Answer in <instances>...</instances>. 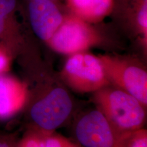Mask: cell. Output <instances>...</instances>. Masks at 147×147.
<instances>
[{
    "label": "cell",
    "mask_w": 147,
    "mask_h": 147,
    "mask_svg": "<svg viewBox=\"0 0 147 147\" xmlns=\"http://www.w3.org/2000/svg\"><path fill=\"white\" fill-rule=\"evenodd\" d=\"M61 77L67 86L78 93H94L110 84L99 57L87 52L69 55Z\"/></svg>",
    "instance_id": "2"
},
{
    "label": "cell",
    "mask_w": 147,
    "mask_h": 147,
    "mask_svg": "<svg viewBox=\"0 0 147 147\" xmlns=\"http://www.w3.org/2000/svg\"><path fill=\"white\" fill-rule=\"evenodd\" d=\"M15 145L12 138L0 134V147H15Z\"/></svg>",
    "instance_id": "16"
},
{
    "label": "cell",
    "mask_w": 147,
    "mask_h": 147,
    "mask_svg": "<svg viewBox=\"0 0 147 147\" xmlns=\"http://www.w3.org/2000/svg\"><path fill=\"white\" fill-rule=\"evenodd\" d=\"M100 41V35L91 24L70 14L64 15L61 25L47 43L55 52L71 55L86 52Z\"/></svg>",
    "instance_id": "4"
},
{
    "label": "cell",
    "mask_w": 147,
    "mask_h": 147,
    "mask_svg": "<svg viewBox=\"0 0 147 147\" xmlns=\"http://www.w3.org/2000/svg\"><path fill=\"white\" fill-rule=\"evenodd\" d=\"M125 147H147V131L144 128L121 132Z\"/></svg>",
    "instance_id": "12"
},
{
    "label": "cell",
    "mask_w": 147,
    "mask_h": 147,
    "mask_svg": "<svg viewBox=\"0 0 147 147\" xmlns=\"http://www.w3.org/2000/svg\"><path fill=\"white\" fill-rule=\"evenodd\" d=\"M76 136L84 147H125L121 132L97 109L84 115L78 121Z\"/></svg>",
    "instance_id": "6"
},
{
    "label": "cell",
    "mask_w": 147,
    "mask_h": 147,
    "mask_svg": "<svg viewBox=\"0 0 147 147\" xmlns=\"http://www.w3.org/2000/svg\"><path fill=\"white\" fill-rule=\"evenodd\" d=\"M49 132L41 129L27 131L15 147H46V138Z\"/></svg>",
    "instance_id": "13"
},
{
    "label": "cell",
    "mask_w": 147,
    "mask_h": 147,
    "mask_svg": "<svg viewBox=\"0 0 147 147\" xmlns=\"http://www.w3.org/2000/svg\"><path fill=\"white\" fill-rule=\"evenodd\" d=\"M28 14L33 32L46 42L54 35L64 18L53 0H29Z\"/></svg>",
    "instance_id": "7"
},
{
    "label": "cell",
    "mask_w": 147,
    "mask_h": 147,
    "mask_svg": "<svg viewBox=\"0 0 147 147\" xmlns=\"http://www.w3.org/2000/svg\"><path fill=\"white\" fill-rule=\"evenodd\" d=\"M28 99L25 82L8 75H0V120L12 117L23 109Z\"/></svg>",
    "instance_id": "8"
},
{
    "label": "cell",
    "mask_w": 147,
    "mask_h": 147,
    "mask_svg": "<svg viewBox=\"0 0 147 147\" xmlns=\"http://www.w3.org/2000/svg\"><path fill=\"white\" fill-rule=\"evenodd\" d=\"M46 147H82L76 143H74L69 139L49 132L46 138Z\"/></svg>",
    "instance_id": "14"
},
{
    "label": "cell",
    "mask_w": 147,
    "mask_h": 147,
    "mask_svg": "<svg viewBox=\"0 0 147 147\" xmlns=\"http://www.w3.org/2000/svg\"><path fill=\"white\" fill-rule=\"evenodd\" d=\"M73 108L69 95L63 88L53 89L31 108L30 116L39 129L53 132L67 120Z\"/></svg>",
    "instance_id": "5"
},
{
    "label": "cell",
    "mask_w": 147,
    "mask_h": 147,
    "mask_svg": "<svg viewBox=\"0 0 147 147\" xmlns=\"http://www.w3.org/2000/svg\"><path fill=\"white\" fill-rule=\"evenodd\" d=\"M104 72L114 87L123 90L147 105V72L139 63L128 58L100 55Z\"/></svg>",
    "instance_id": "3"
},
{
    "label": "cell",
    "mask_w": 147,
    "mask_h": 147,
    "mask_svg": "<svg viewBox=\"0 0 147 147\" xmlns=\"http://www.w3.org/2000/svg\"><path fill=\"white\" fill-rule=\"evenodd\" d=\"M142 1H147V0H142Z\"/></svg>",
    "instance_id": "17"
},
{
    "label": "cell",
    "mask_w": 147,
    "mask_h": 147,
    "mask_svg": "<svg viewBox=\"0 0 147 147\" xmlns=\"http://www.w3.org/2000/svg\"><path fill=\"white\" fill-rule=\"evenodd\" d=\"M12 54L7 48L0 44V75L5 74L10 69Z\"/></svg>",
    "instance_id": "15"
},
{
    "label": "cell",
    "mask_w": 147,
    "mask_h": 147,
    "mask_svg": "<svg viewBox=\"0 0 147 147\" xmlns=\"http://www.w3.org/2000/svg\"><path fill=\"white\" fill-rule=\"evenodd\" d=\"M17 0H0V44L12 54L21 40L15 18Z\"/></svg>",
    "instance_id": "9"
},
{
    "label": "cell",
    "mask_w": 147,
    "mask_h": 147,
    "mask_svg": "<svg viewBox=\"0 0 147 147\" xmlns=\"http://www.w3.org/2000/svg\"><path fill=\"white\" fill-rule=\"evenodd\" d=\"M97 110L120 132L142 128L146 121L145 106L135 97L110 84L94 92Z\"/></svg>",
    "instance_id": "1"
},
{
    "label": "cell",
    "mask_w": 147,
    "mask_h": 147,
    "mask_svg": "<svg viewBox=\"0 0 147 147\" xmlns=\"http://www.w3.org/2000/svg\"><path fill=\"white\" fill-rule=\"evenodd\" d=\"M134 22L146 43L147 40V1L134 0Z\"/></svg>",
    "instance_id": "11"
},
{
    "label": "cell",
    "mask_w": 147,
    "mask_h": 147,
    "mask_svg": "<svg viewBox=\"0 0 147 147\" xmlns=\"http://www.w3.org/2000/svg\"><path fill=\"white\" fill-rule=\"evenodd\" d=\"M53 1H55V0H53Z\"/></svg>",
    "instance_id": "18"
},
{
    "label": "cell",
    "mask_w": 147,
    "mask_h": 147,
    "mask_svg": "<svg viewBox=\"0 0 147 147\" xmlns=\"http://www.w3.org/2000/svg\"><path fill=\"white\" fill-rule=\"evenodd\" d=\"M115 0H67L71 14L90 24L98 23L109 15Z\"/></svg>",
    "instance_id": "10"
}]
</instances>
